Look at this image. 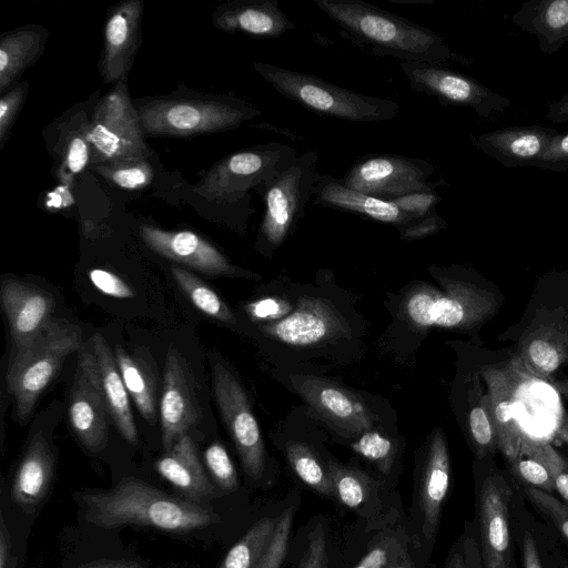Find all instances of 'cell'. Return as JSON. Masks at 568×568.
I'll return each mask as SVG.
<instances>
[{"label":"cell","mask_w":568,"mask_h":568,"mask_svg":"<svg viewBox=\"0 0 568 568\" xmlns=\"http://www.w3.org/2000/svg\"><path fill=\"white\" fill-rule=\"evenodd\" d=\"M55 151L59 158L57 176L60 182L70 185L92 159L89 121L85 116L75 114L63 125Z\"/></svg>","instance_id":"cell-31"},{"label":"cell","mask_w":568,"mask_h":568,"mask_svg":"<svg viewBox=\"0 0 568 568\" xmlns=\"http://www.w3.org/2000/svg\"><path fill=\"white\" fill-rule=\"evenodd\" d=\"M262 332L294 347H311L342 337L349 332L342 315L326 300L300 298L292 312L280 321L263 324Z\"/></svg>","instance_id":"cell-15"},{"label":"cell","mask_w":568,"mask_h":568,"mask_svg":"<svg viewBox=\"0 0 568 568\" xmlns=\"http://www.w3.org/2000/svg\"><path fill=\"white\" fill-rule=\"evenodd\" d=\"M298 156L297 150L270 142L233 153L214 164L194 192L215 204L245 207L250 190L262 197L276 178Z\"/></svg>","instance_id":"cell-3"},{"label":"cell","mask_w":568,"mask_h":568,"mask_svg":"<svg viewBox=\"0 0 568 568\" xmlns=\"http://www.w3.org/2000/svg\"><path fill=\"white\" fill-rule=\"evenodd\" d=\"M77 568H142V566L133 560L100 559L82 564Z\"/></svg>","instance_id":"cell-57"},{"label":"cell","mask_w":568,"mask_h":568,"mask_svg":"<svg viewBox=\"0 0 568 568\" xmlns=\"http://www.w3.org/2000/svg\"><path fill=\"white\" fill-rule=\"evenodd\" d=\"M288 463L298 478L317 493L334 497L335 488L328 469L305 444L291 440L286 444Z\"/></svg>","instance_id":"cell-37"},{"label":"cell","mask_w":568,"mask_h":568,"mask_svg":"<svg viewBox=\"0 0 568 568\" xmlns=\"http://www.w3.org/2000/svg\"><path fill=\"white\" fill-rule=\"evenodd\" d=\"M292 387L325 422L346 437H358L373 428L374 419L368 407L355 395L329 381L290 375Z\"/></svg>","instance_id":"cell-14"},{"label":"cell","mask_w":568,"mask_h":568,"mask_svg":"<svg viewBox=\"0 0 568 568\" xmlns=\"http://www.w3.org/2000/svg\"><path fill=\"white\" fill-rule=\"evenodd\" d=\"M409 85L418 92L437 98L442 103L473 109L479 116L503 113L511 104L473 78L440 64L399 62Z\"/></svg>","instance_id":"cell-12"},{"label":"cell","mask_w":568,"mask_h":568,"mask_svg":"<svg viewBox=\"0 0 568 568\" xmlns=\"http://www.w3.org/2000/svg\"><path fill=\"white\" fill-rule=\"evenodd\" d=\"M89 277L91 283L105 295L116 298H131L135 295L121 277L108 270L92 268Z\"/></svg>","instance_id":"cell-50"},{"label":"cell","mask_w":568,"mask_h":568,"mask_svg":"<svg viewBox=\"0 0 568 568\" xmlns=\"http://www.w3.org/2000/svg\"><path fill=\"white\" fill-rule=\"evenodd\" d=\"M256 72L278 93L318 114L353 122L389 121L398 115V104L337 87L314 75L255 62Z\"/></svg>","instance_id":"cell-4"},{"label":"cell","mask_w":568,"mask_h":568,"mask_svg":"<svg viewBox=\"0 0 568 568\" xmlns=\"http://www.w3.org/2000/svg\"><path fill=\"white\" fill-rule=\"evenodd\" d=\"M434 171V164L425 159L394 154L367 155L358 159L341 181L367 195L392 201L409 193L435 191L446 185L443 179L428 181Z\"/></svg>","instance_id":"cell-10"},{"label":"cell","mask_w":568,"mask_h":568,"mask_svg":"<svg viewBox=\"0 0 568 568\" xmlns=\"http://www.w3.org/2000/svg\"><path fill=\"white\" fill-rule=\"evenodd\" d=\"M144 243L158 254L211 275H231L235 267L211 243L191 231H165L142 225Z\"/></svg>","instance_id":"cell-18"},{"label":"cell","mask_w":568,"mask_h":568,"mask_svg":"<svg viewBox=\"0 0 568 568\" xmlns=\"http://www.w3.org/2000/svg\"><path fill=\"white\" fill-rule=\"evenodd\" d=\"M404 550L393 536H383L356 568H387Z\"/></svg>","instance_id":"cell-48"},{"label":"cell","mask_w":568,"mask_h":568,"mask_svg":"<svg viewBox=\"0 0 568 568\" xmlns=\"http://www.w3.org/2000/svg\"><path fill=\"white\" fill-rule=\"evenodd\" d=\"M519 452H523L544 464L550 471L556 491L568 507V460L550 444L532 439L526 435Z\"/></svg>","instance_id":"cell-39"},{"label":"cell","mask_w":568,"mask_h":568,"mask_svg":"<svg viewBox=\"0 0 568 568\" xmlns=\"http://www.w3.org/2000/svg\"><path fill=\"white\" fill-rule=\"evenodd\" d=\"M298 568H303V564Z\"/></svg>","instance_id":"cell-62"},{"label":"cell","mask_w":568,"mask_h":568,"mask_svg":"<svg viewBox=\"0 0 568 568\" xmlns=\"http://www.w3.org/2000/svg\"><path fill=\"white\" fill-rule=\"evenodd\" d=\"M527 499L534 508L568 542V507L552 494L534 487L524 486Z\"/></svg>","instance_id":"cell-42"},{"label":"cell","mask_w":568,"mask_h":568,"mask_svg":"<svg viewBox=\"0 0 568 568\" xmlns=\"http://www.w3.org/2000/svg\"><path fill=\"white\" fill-rule=\"evenodd\" d=\"M557 130L540 125L508 126L485 132L474 145L504 166H536Z\"/></svg>","instance_id":"cell-21"},{"label":"cell","mask_w":568,"mask_h":568,"mask_svg":"<svg viewBox=\"0 0 568 568\" xmlns=\"http://www.w3.org/2000/svg\"><path fill=\"white\" fill-rule=\"evenodd\" d=\"M332 477L335 496L347 507L359 508L369 497L372 480L363 471L329 463L327 466Z\"/></svg>","instance_id":"cell-38"},{"label":"cell","mask_w":568,"mask_h":568,"mask_svg":"<svg viewBox=\"0 0 568 568\" xmlns=\"http://www.w3.org/2000/svg\"><path fill=\"white\" fill-rule=\"evenodd\" d=\"M511 20L537 38L545 54L555 53L568 42V0H528Z\"/></svg>","instance_id":"cell-26"},{"label":"cell","mask_w":568,"mask_h":568,"mask_svg":"<svg viewBox=\"0 0 568 568\" xmlns=\"http://www.w3.org/2000/svg\"><path fill=\"white\" fill-rule=\"evenodd\" d=\"M445 227H447V222L435 212L400 227L398 231L403 240H417L435 234Z\"/></svg>","instance_id":"cell-53"},{"label":"cell","mask_w":568,"mask_h":568,"mask_svg":"<svg viewBox=\"0 0 568 568\" xmlns=\"http://www.w3.org/2000/svg\"><path fill=\"white\" fill-rule=\"evenodd\" d=\"M525 366L538 377H550L568 363V323L551 317L535 326L523 342Z\"/></svg>","instance_id":"cell-28"},{"label":"cell","mask_w":568,"mask_h":568,"mask_svg":"<svg viewBox=\"0 0 568 568\" xmlns=\"http://www.w3.org/2000/svg\"><path fill=\"white\" fill-rule=\"evenodd\" d=\"M142 12L141 0L122 1L111 11L104 27L101 62L105 82L125 81L139 45Z\"/></svg>","instance_id":"cell-20"},{"label":"cell","mask_w":568,"mask_h":568,"mask_svg":"<svg viewBox=\"0 0 568 568\" xmlns=\"http://www.w3.org/2000/svg\"><path fill=\"white\" fill-rule=\"evenodd\" d=\"M82 347V332L77 325L65 320H51L28 345L16 351L7 382L18 418L30 416L64 359Z\"/></svg>","instance_id":"cell-5"},{"label":"cell","mask_w":568,"mask_h":568,"mask_svg":"<svg viewBox=\"0 0 568 568\" xmlns=\"http://www.w3.org/2000/svg\"><path fill=\"white\" fill-rule=\"evenodd\" d=\"M115 362L129 396L134 400L141 415L148 420L155 418L154 382L150 369L138 358L123 349L115 351Z\"/></svg>","instance_id":"cell-34"},{"label":"cell","mask_w":568,"mask_h":568,"mask_svg":"<svg viewBox=\"0 0 568 568\" xmlns=\"http://www.w3.org/2000/svg\"><path fill=\"white\" fill-rule=\"evenodd\" d=\"M351 447L355 453L374 463L384 474L388 473L393 466L396 454L395 442L379 430L373 428L365 430Z\"/></svg>","instance_id":"cell-41"},{"label":"cell","mask_w":568,"mask_h":568,"mask_svg":"<svg viewBox=\"0 0 568 568\" xmlns=\"http://www.w3.org/2000/svg\"><path fill=\"white\" fill-rule=\"evenodd\" d=\"M442 197L435 191L414 192L392 200L402 211L415 219H423L435 213Z\"/></svg>","instance_id":"cell-46"},{"label":"cell","mask_w":568,"mask_h":568,"mask_svg":"<svg viewBox=\"0 0 568 568\" xmlns=\"http://www.w3.org/2000/svg\"><path fill=\"white\" fill-rule=\"evenodd\" d=\"M143 133L138 109L130 100L125 83H115L89 120L91 164L148 161L151 152Z\"/></svg>","instance_id":"cell-9"},{"label":"cell","mask_w":568,"mask_h":568,"mask_svg":"<svg viewBox=\"0 0 568 568\" xmlns=\"http://www.w3.org/2000/svg\"><path fill=\"white\" fill-rule=\"evenodd\" d=\"M564 568H568V566H565Z\"/></svg>","instance_id":"cell-63"},{"label":"cell","mask_w":568,"mask_h":568,"mask_svg":"<svg viewBox=\"0 0 568 568\" xmlns=\"http://www.w3.org/2000/svg\"><path fill=\"white\" fill-rule=\"evenodd\" d=\"M277 519L265 517L256 521L229 550L219 568H256L275 535Z\"/></svg>","instance_id":"cell-33"},{"label":"cell","mask_w":568,"mask_h":568,"mask_svg":"<svg viewBox=\"0 0 568 568\" xmlns=\"http://www.w3.org/2000/svg\"><path fill=\"white\" fill-rule=\"evenodd\" d=\"M476 385V400L468 412V430L478 458L494 455L498 449V436L494 422L490 398Z\"/></svg>","instance_id":"cell-35"},{"label":"cell","mask_w":568,"mask_h":568,"mask_svg":"<svg viewBox=\"0 0 568 568\" xmlns=\"http://www.w3.org/2000/svg\"><path fill=\"white\" fill-rule=\"evenodd\" d=\"M294 306L278 297H265L246 305V312L256 321L273 323L288 315Z\"/></svg>","instance_id":"cell-51"},{"label":"cell","mask_w":568,"mask_h":568,"mask_svg":"<svg viewBox=\"0 0 568 568\" xmlns=\"http://www.w3.org/2000/svg\"><path fill=\"white\" fill-rule=\"evenodd\" d=\"M172 275L193 305L220 322L234 324L235 317L223 300L193 273L182 267H172Z\"/></svg>","instance_id":"cell-36"},{"label":"cell","mask_w":568,"mask_h":568,"mask_svg":"<svg viewBox=\"0 0 568 568\" xmlns=\"http://www.w3.org/2000/svg\"><path fill=\"white\" fill-rule=\"evenodd\" d=\"M535 168L550 171L568 170V131L558 132L552 138Z\"/></svg>","instance_id":"cell-49"},{"label":"cell","mask_w":568,"mask_h":568,"mask_svg":"<svg viewBox=\"0 0 568 568\" xmlns=\"http://www.w3.org/2000/svg\"><path fill=\"white\" fill-rule=\"evenodd\" d=\"M559 439L568 446V414H562L557 429Z\"/></svg>","instance_id":"cell-60"},{"label":"cell","mask_w":568,"mask_h":568,"mask_svg":"<svg viewBox=\"0 0 568 568\" xmlns=\"http://www.w3.org/2000/svg\"><path fill=\"white\" fill-rule=\"evenodd\" d=\"M94 170L112 184L125 190H139L153 180L148 161H124L94 165Z\"/></svg>","instance_id":"cell-40"},{"label":"cell","mask_w":568,"mask_h":568,"mask_svg":"<svg viewBox=\"0 0 568 568\" xmlns=\"http://www.w3.org/2000/svg\"><path fill=\"white\" fill-rule=\"evenodd\" d=\"M308 540L303 568H327L326 540L321 524L313 529Z\"/></svg>","instance_id":"cell-52"},{"label":"cell","mask_w":568,"mask_h":568,"mask_svg":"<svg viewBox=\"0 0 568 568\" xmlns=\"http://www.w3.org/2000/svg\"><path fill=\"white\" fill-rule=\"evenodd\" d=\"M554 386L565 398L568 399V379L555 381Z\"/></svg>","instance_id":"cell-61"},{"label":"cell","mask_w":568,"mask_h":568,"mask_svg":"<svg viewBox=\"0 0 568 568\" xmlns=\"http://www.w3.org/2000/svg\"><path fill=\"white\" fill-rule=\"evenodd\" d=\"M446 568H468L460 551L453 549L447 558Z\"/></svg>","instance_id":"cell-58"},{"label":"cell","mask_w":568,"mask_h":568,"mask_svg":"<svg viewBox=\"0 0 568 568\" xmlns=\"http://www.w3.org/2000/svg\"><path fill=\"white\" fill-rule=\"evenodd\" d=\"M109 415L95 355L92 347H82L70 395L69 419L75 435L89 450L103 448Z\"/></svg>","instance_id":"cell-13"},{"label":"cell","mask_w":568,"mask_h":568,"mask_svg":"<svg viewBox=\"0 0 568 568\" xmlns=\"http://www.w3.org/2000/svg\"><path fill=\"white\" fill-rule=\"evenodd\" d=\"M387 568H414V565L404 549Z\"/></svg>","instance_id":"cell-59"},{"label":"cell","mask_w":568,"mask_h":568,"mask_svg":"<svg viewBox=\"0 0 568 568\" xmlns=\"http://www.w3.org/2000/svg\"><path fill=\"white\" fill-rule=\"evenodd\" d=\"M28 83L22 82L8 91L0 100V143L3 145L10 128L24 101Z\"/></svg>","instance_id":"cell-47"},{"label":"cell","mask_w":568,"mask_h":568,"mask_svg":"<svg viewBox=\"0 0 568 568\" xmlns=\"http://www.w3.org/2000/svg\"><path fill=\"white\" fill-rule=\"evenodd\" d=\"M156 471L192 499L210 497L213 487L202 467L193 439L182 435L155 463Z\"/></svg>","instance_id":"cell-27"},{"label":"cell","mask_w":568,"mask_h":568,"mask_svg":"<svg viewBox=\"0 0 568 568\" xmlns=\"http://www.w3.org/2000/svg\"><path fill=\"white\" fill-rule=\"evenodd\" d=\"M511 489L499 473L488 474L478 489L479 538L485 568H510Z\"/></svg>","instance_id":"cell-16"},{"label":"cell","mask_w":568,"mask_h":568,"mask_svg":"<svg viewBox=\"0 0 568 568\" xmlns=\"http://www.w3.org/2000/svg\"><path fill=\"white\" fill-rule=\"evenodd\" d=\"M314 3L354 39L400 62L440 64L453 60L468 65L474 61L452 50L430 29L363 0H314Z\"/></svg>","instance_id":"cell-1"},{"label":"cell","mask_w":568,"mask_h":568,"mask_svg":"<svg viewBox=\"0 0 568 568\" xmlns=\"http://www.w3.org/2000/svg\"><path fill=\"white\" fill-rule=\"evenodd\" d=\"M1 303L16 351L48 325L54 311V300L48 292L14 278L2 281Z\"/></svg>","instance_id":"cell-19"},{"label":"cell","mask_w":568,"mask_h":568,"mask_svg":"<svg viewBox=\"0 0 568 568\" xmlns=\"http://www.w3.org/2000/svg\"><path fill=\"white\" fill-rule=\"evenodd\" d=\"M523 567L542 568L536 541L529 531H526L523 538Z\"/></svg>","instance_id":"cell-54"},{"label":"cell","mask_w":568,"mask_h":568,"mask_svg":"<svg viewBox=\"0 0 568 568\" xmlns=\"http://www.w3.org/2000/svg\"><path fill=\"white\" fill-rule=\"evenodd\" d=\"M160 415L165 450L171 449L200 418L192 376L176 352H170L166 356Z\"/></svg>","instance_id":"cell-17"},{"label":"cell","mask_w":568,"mask_h":568,"mask_svg":"<svg viewBox=\"0 0 568 568\" xmlns=\"http://www.w3.org/2000/svg\"><path fill=\"white\" fill-rule=\"evenodd\" d=\"M144 133L194 135L225 131L261 114L237 99L155 100L138 109Z\"/></svg>","instance_id":"cell-7"},{"label":"cell","mask_w":568,"mask_h":568,"mask_svg":"<svg viewBox=\"0 0 568 568\" xmlns=\"http://www.w3.org/2000/svg\"><path fill=\"white\" fill-rule=\"evenodd\" d=\"M212 382L222 419L243 468L250 477L257 479L265 468V446L247 396L235 376L219 362L212 366Z\"/></svg>","instance_id":"cell-11"},{"label":"cell","mask_w":568,"mask_h":568,"mask_svg":"<svg viewBox=\"0 0 568 568\" xmlns=\"http://www.w3.org/2000/svg\"><path fill=\"white\" fill-rule=\"evenodd\" d=\"M53 476V458L45 439L33 437L14 474L11 496L22 508L38 506L47 496Z\"/></svg>","instance_id":"cell-29"},{"label":"cell","mask_w":568,"mask_h":568,"mask_svg":"<svg viewBox=\"0 0 568 568\" xmlns=\"http://www.w3.org/2000/svg\"><path fill=\"white\" fill-rule=\"evenodd\" d=\"M43 36L33 28H20L0 40V91L3 92L40 54Z\"/></svg>","instance_id":"cell-32"},{"label":"cell","mask_w":568,"mask_h":568,"mask_svg":"<svg viewBox=\"0 0 568 568\" xmlns=\"http://www.w3.org/2000/svg\"><path fill=\"white\" fill-rule=\"evenodd\" d=\"M292 510L286 509L278 518L274 538L256 568H281L287 555L292 527Z\"/></svg>","instance_id":"cell-45"},{"label":"cell","mask_w":568,"mask_h":568,"mask_svg":"<svg viewBox=\"0 0 568 568\" xmlns=\"http://www.w3.org/2000/svg\"><path fill=\"white\" fill-rule=\"evenodd\" d=\"M488 385L491 413L497 429L498 449L509 462L518 453L527 435L520 424V398L510 367H489L484 371Z\"/></svg>","instance_id":"cell-22"},{"label":"cell","mask_w":568,"mask_h":568,"mask_svg":"<svg viewBox=\"0 0 568 568\" xmlns=\"http://www.w3.org/2000/svg\"><path fill=\"white\" fill-rule=\"evenodd\" d=\"M0 526V568H10L11 539L3 517Z\"/></svg>","instance_id":"cell-56"},{"label":"cell","mask_w":568,"mask_h":568,"mask_svg":"<svg viewBox=\"0 0 568 568\" xmlns=\"http://www.w3.org/2000/svg\"><path fill=\"white\" fill-rule=\"evenodd\" d=\"M546 118L554 123L568 122V94L549 103Z\"/></svg>","instance_id":"cell-55"},{"label":"cell","mask_w":568,"mask_h":568,"mask_svg":"<svg viewBox=\"0 0 568 568\" xmlns=\"http://www.w3.org/2000/svg\"><path fill=\"white\" fill-rule=\"evenodd\" d=\"M317 162L314 150L298 154L267 189L257 240L264 251L271 253L278 248L305 215L320 176Z\"/></svg>","instance_id":"cell-8"},{"label":"cell","mask_w":568,"mask_h":568,"mask_svg":"<svg viewBox=\"0 0 568 568\" xmlns=\"http://www.w3.org/2000/svg\"><path fill=\"white\" fill-rule=\"evenodd\" d=\"M91 346L97 358L100 381L110 416L124 439L130 444H136L138 432L130 407L129 393L115 358L105 339L100 334L92 336Z\"/></svg>","instance_id":"cell-30"},{"label":"cell","mask_w":568,"mask_h":568,"mask_svg":"<svg viewBox=\"0 0 568 568\" xmlns=\"http://www.w3.org/2000/svg\"><path fill=\"white\" fill-rule=\"evenodd\" d=\"M213 21L223 31L242 32L257 39L278 38L295 29L277 0L232 1L215 11Z\"/></svg>","instance_id":"cell-23"},{"label":"cell","mask_w":568,"mask_h":568,"mask_svg":"<svg viewBox=\"0 0 568 568\" xmlns=\"http://www.w3.org/2000/svg\"><path fill=\"white\" fill-rule=\"evenodd\" d=\"M450 484V459L445 436L435 429L425 457L419 486L423 534L432 541L436 535Z\"/></svg>","instance_id":"cell-24"},{"label":"cell","mask_w":568,"mask_h":568,"mask_svg":"<svg viewBox=\"0 0 568 568\" xmlns=\"http://www.w3.org/2000/svg\"><path fill=\"white\" fill-rule=\"evenodd\" d=\"M204 460L214 481L222 489H236L237 474L226 449L222 444H211L204 453Z\"/></svg>","instance_id":"cell-44"},{"label":"cell","mask_w":568,"mask_h":568,"mask_svg":"<svg viewBox=\"0 0 568 568\" xmlns=\"http://www.w3.org/2000/svg\"><path fill=\"white\" fill-rule=\"evenodd\" d=\"M515 477L527 487L552 494L556 491L554 478L548 468L534 457L519 452L509 462Z\"/></svg>","instance_id":"cell-43"},{"label":"cell","mask_w":568,"mask_h":568,"mask_svg":"<svg viewBox=\"0 0 568 568\" xmlns=\"http://www.w3.org/2000/svg\"><path fill=\"white\" fill-rule=\"evenodd\" d=\"M442 282L443 292L419 286L404 298V317L413 327L469 329L496 313L497 298L491 292L470 282Z\"/></svg>","instance_id":"cell-6"},{"label":"cell","mask_w":568,"mask_h":568,"mask_svg":"<svg viewBox=\"0 0 568 568\" xmlns=\"http://www.w3.org/2000/svg\"><path fill=\"white\" fill-rule=\"evenodd\" d=\"M313 203L331 209L351 211L399 230L415 221L395 203L367 195L346 186L341 179L324 174L318 176ZM419 220V219H418Z\"/></svg>","instance_id":"cell-25"},{"label":"cell","mask_w":568,"mask_h":568,"mask_svg":"<svg viewBox=\"0 0 568 568\" xmlns=\"http://www.w3.org/2000/svg\"><path fill=\"white\" fill-rule=\"evenodd\" d=\"M81 499L87 519L105 529L135 525L187 532L219 520L215 513L134 477L123 478L108 491L84 494Z\"/></svg>","instance_id":"cell-2"}]
</instances>
